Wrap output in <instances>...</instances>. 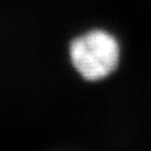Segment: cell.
<instances>
[{"mask_svg":"<svg viewBox=\"0 0 151 151\" xmlns=\"http://www.w3.org/2000/svg\"><path fill=\"white\" fill-rule=\"evenodd\" d=\"M69 57L74 69L84 79L101 81L116 69L120 47L110 33L96 29L72 40Z\"/></svg>","mask_w":151,"mask_h":151,"instance_id":"6da1fadb","label":"cell"}]
</instances>
